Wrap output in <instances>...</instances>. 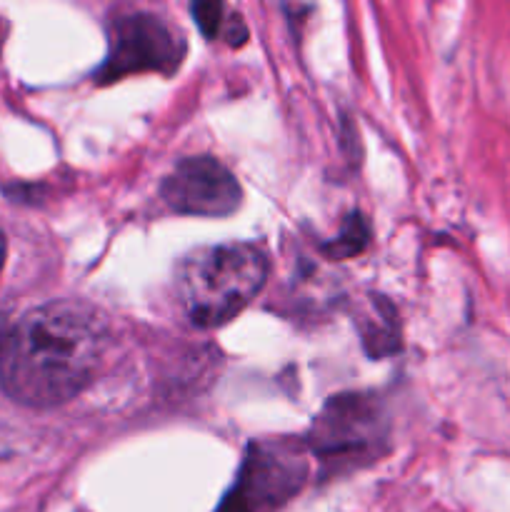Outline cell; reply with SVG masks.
<instances>
[{"label":"cell","mask_w":510,"mask_h":512,"mask_svg":"<svg viewBox=\"0 0 510 512\" xmlns=\"http://www.w3.org/2000/svg\"><path fill=\"white\" fill-rule=\"evenodd\" d=\"M160 195L170 210L198 218H225L240 205L238 180L210 155L180 160L163 180Z\"/></svg>","instance_id":"obj_6"},{"label":"cell","mask_w":510,"mask_h":512,"mask_svg":"<svg viewBox=\"0 0 510 512\" xmlns=\"http://www.w3.org/2000/svg\"><path fill=\"white\" fill-rule=\"evenodd\" d=\"M223 0H193V18L205 38H215L223 30Z\"/></svg>","instance_id":"obj_8"},{"label":"cell","mask_w":510,"mask_h":512,"mask_svg":"<svg viewBox=\"0 0 510 512\" xmlns=\"http://www.w3.org/2000/svg\"><path fill=\"white\" fill-rule=\"evenodd\" d=\"M185 45L168 25L150 13L118 18L110 28V50L100 70L98 83H115L133 73H163L178 70Z\"/></svg>","instance_id":"obj_5"},{"label":"cell","mask_w":510,"mask_h":512,"mask_svg":"<svg viewBox=\"0 0 510 512\" xmlns=\"http://www.w3.org/2000/svg\"><path fill=\"white\" fill-rule=\"evenodd\" d=\"M105 315L80 300L28 310L0 343L3 390L28 408H53L83 393L103 365Z\"/></svg>","instance_id":"obj_1"},{"label":"cell","mask_w":510,"mask_h":512,"mask_svg":"<svg viewBox=\"0 0 510 512\" xmlns=\"http://www.w3.org/2000/svg\"><path fill=\"white\" fill-rule=\"evenodd\" d=\"M223 30H225V40H228V45H235V48L248 40V28H245V23L240 15H230Z\"/></svg>","instance_id":"obj_9"},{"label":"cell","mask_w":510,"mask_h":512,"mask_svg":"<svg viewBox=\"0 0 510 512\" xmlns=\"http://www.w3.org/2000/svg\"><path fill=\"white\" fill-rule=\"evenodd\" d=\"M308 478L305 453L293 440L250 445L233 488L215 512H273L288 503Z\"/></svg>","instance_id":"obj_4"},{"label":"cell","mask_w":510,"mask_h":512,"mask_svg":"<svg viewBox=\"0 0 510 512\" xmlns=\"http://www.w3.org/2000/svg\"><path fill=\"white\" fill-rule=\"evenodd\" d=\"M388 440V418L373 395H335L315 418L308 448L328 468H358L378 458Z\"/></svg>","instance_id":"obj_3"},{"label":"cell","mask_w":510,"mask_h":512,"mask_svg":"<svg viewBox=\"0 0 510 512\" xmlns=\"http://www.w3.org/2000/svg\"><path fill=\"white\" fill-rule=\"evenodd\" d=\"M370 243V228L365 223V218L360 213H350L345 218V223L340 225L338 238L330 240L325 245V255L333 260H345V258H355V255L363 253Z\"/></svg>","instance_id":"obj_7"},{"label":"cell","mask_w":510,"mask_h":512,"mask_svg":"<svg viewBox=\"0 0 510 512\" xmlns=\"http://www.w3.org/2000/svg\"><path fill=\"white\" fill-rule=\"evenodd\" d=\"M268 280V258L248 243L190 253L175 273V293L195 328H218L243 313Z\"/></svg>","instance_id":"obj_2"},{"label":"cell","mask_w":510,"mask_h":512,"mask_svg":"<svg viewBox=\"0 0 510 512\" xmlns=\"http://www.w3.org/2000/svg\"><path fill=\"white\" fill-rule=\"evenodd\" d=\"M3 260H5V238H3V230H0V268H3Z\"/></svg>","instance_id":"obj_10"},{"label":"cell","mask_w":510,"mask_h":512,"mask_svg":"<svg viewBox=\"0 0 510 512\" xmlns=\"http://www.w3.org/2000/svg\"><path fill=\"white\" fill-rule=\"evenodd\" d=\"M3 38H5V23L0 20V48H3Z\"/></svg>","instance_id":"obj_11"}]
</instances>
